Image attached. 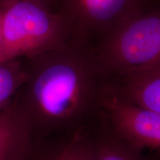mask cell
I'll list each match as a JSON object with an SVG mask.
<instances>
[{
	"label": "cell",
	"mask_w": 160,
	"mask_h": 160,
	"mask_svg": "<svg viewBox=\"0 0 160 160\" xmlns=\"http://www.w3.org/2000/svg\"><path fill=\"white\" fill-rule=\"evenodd\" d=\"M28 60L26 79L11 105L34 139L72 129L102 102L100 65L79 47L65 42Z\"/></svg>",
	"instance_id": "1"
},
{
	"label": "cell",
	"mask_w": 160,
	"mask_h": 160,
	"mask_svg": "<svg viewBox=\"0 0 160 160\" xmlns=\"http://www.w3.org/2000/svg\"><path fill=\"white\" fill-rule=\"evenodd\" d=\"M70 29L62 13H53L28 1H5L0 63L28 59L55 48L66 42Z\"/></svg>",
	"instance_id": "2"
},
{
	"label": "cell",
	"mask_w": 160,
	"mask_h": 160,
	"mask_svg": "<svg viewBox=\"0 0 160 160\" xmlns=\"http://www.w3.org/2000/svg\"><path fill=\"white\" fill-rule=\"evenodd\" d=\"M97 61L119 73L160 65V9L142 11L106 36Z\"/></svg>",
	"instance_id": "3"
},
{
	"label": "cell",
	"mask_w": 160,
	"mask_h": 160,
	"mask_svg": "<svg viewBox=\"0 0 160 160\" xmlns=\"http://www.w3.org/2000/svg\"><path fill=\"white\" fill-rule=\"evenodd\" d=\"M102 105L108 114L116 133L135 148L160 151V114L141 108L105 88Z\"/></svg>",
	"instance_id": "4"
},
{
	"label": "cell",
	"mask_w": 160,
	"mask_h": 160,
	"mask_svg": "<svg viewBox=\"0 0 160 160\" xmlns=\"http://www.w3.org/2000/svg\"><path fill=\"white\" fill-rule=\"evenodd\" d=\"M142 0H63L71 29L84 37L91 33L108 36L126 20L142 11Z\"/></svg>",
	"instance_id": "5"
},
{
	"label": "cell",
	"mask_w": 160,
	"mask_h": 160,
	"mask_svg": "<svg viewBox=\"0 0 160 160\" xmlns=\"http://www.w3.org/2000/svg\"><path fill=\"white\" fill-rule=\"evenodd\" d=\"M119 89L114 91L128 102L160 114V65L119 73Z\"/></svg>",
	"instance_id": "6"
},
{
	"label": "cell",
	"mask_w": 160,
	"mask_h": 160,
	"mask_svg": "<svg viewBox=\"0 0 160 160\" xmlns=\"http://www.w3.org/2000/svg\"><path fill=\"white\" fill-rule=\"evenodd\" d=\"M33 140L28 123L11 104L0 111V160H27Z\"/></svg>",
	"instance_id": "7"
},
{
	"label": "cell",
	"mask_w": 160,
	"mask_h": 160,
	"mask_svg": "<svg viewBox=\"0 0 160 160\" xmlns=\"http://www.w3.org/2000/svg\"><path fill=\"white\" fill-rule=\"evenodd\" d=\"M25 79V65L20 59L0 63V111L11 105Z\"/></svg>",
	"instance_id": "8"
},
{
	"label": "cell",
	"mask_w": 160,
	"mask_h": 160,
	"mask_svg": "<svg viewBox=\"0 0 160 160\" xmlns=\"http://www.w3.org/2000/svg\"><path fill=\"white\" fill-rule=\"evenodd\" d=\"M93 160H144L137 149L127 143L105 142L93 150Z\"/></svg>",
	"instance_id": "9"
},
{
	"label": "cell",
	"mask_w": 160,
	"mask_h": 160,
	"mask_svg": "<svg viewBox=\"0 0 160 160\" xmlns=\"http://www.w3.org/2000/svg\"><path fill=\"white\" fill-rule=\"evenodd\" d=\"M64 160H93V150L84 147L78 137L71 142L69 151Z\"/></svg>",
	"instance_id": "10"
},
{
	"label": "cell",
	"mask_w": 160,
	"mask_h": 160,
	"mask_svg": "<svg viewBox=\"0 0 160 160\" xmlns=\"http://www.w3.org/2000/svg\"><path fill=\"white\" fill-rule=\"evenodd\" d=\"M70 147H71V144H68L67 146L53 160H64L65 159V157H67L68 153Z\"/></svg>",
	"instance_id": "11"
},
{
	"label": "cell",
	"mask_w": 160,
	"mask_h": 160,
	"mask_svg": "<svg viewBox=\"0 0 160 160\" xmlns=\"http://www.w3.org/2000/svg\"><path fill=\"white\" fill-rule=\"evenodd\" d=\"M4 7H5V1L2 2H0V45H1V37H2V18L4 13Z\"/></svg>",
	"instance_id": "12"
},
{
	"label": "cell",
	"mask_w": 160,
	"mask_h": 160,
	"mask_svg": "<svg viewBox=\"0 0 160 160\" xmlns=\"http://www.w3.org/2000/svg\"><path fill=\"white\" fill-rule=\"evenodd\" d=\"M5 1H11V0H5ZM24 1H28V2H31L38 4V5H42L44 7H47L48 3L49 0H24Z\"/></svg>",
	"instance_id": "13"
}]
</instances>
